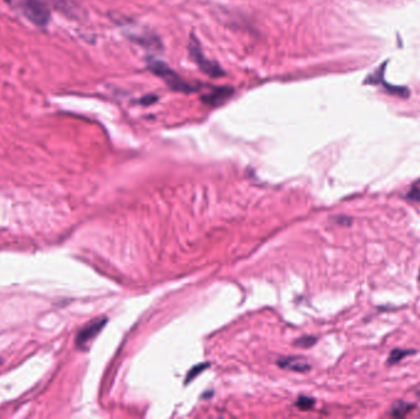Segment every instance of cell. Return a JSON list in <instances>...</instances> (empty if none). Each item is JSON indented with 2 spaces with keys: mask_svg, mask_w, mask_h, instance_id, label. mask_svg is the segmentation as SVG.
I'll return each instance as SVG.
<instances>
[{
  "mask_svg": "<svg viewBox=\"0 0 420 419\" xmlns=\"http://www.w3.org/2000/svg\"><path fill=\"white\" fill-rule=\"evenodd\" d=\"M189 54L207 76H212V78H220V76L225 74L222 66H219L215 61H209L208 58L204 56L198 40L194 38L193 36L191 37V42H189Z\"/></svg>",
  "mask_w": 420,
  "mask_h": 419,
  "instance_id": "3",
  "label": "cell"
},
{
  "mask_svg": "<svg viewBox=\"0 0 420 419\" xmlns=\"http://www.w3.org/2000/svg\"><path fill=\"white\" fill-rule=\"evenodd\" d=\"M418 278H419V281H420V268H419V277H418Z\"/></svg>",
  "mask_w": 420,
  "mask_h": 419,
  "instance_id": "14",
  "label": "cell"
},
{
  "mask_svg": "<svg viewBox=\"0 0 420 419\" xmlns=\"http://www.w3.org/2000/svg\"><path fill=\"white\" fill-rule=\"evenodd\" d=\"M296 406H298L299 408L302 411L311 410L312 407L315 406V400H313V399H310V397L301 396V397L299 399Z\"/></svg>",
  "mask_w": 420,
  "mask_h": 419,
  "instance_id": "11",
  "label": "cell"
},
{
  "mask_svg": "<svg viewBox=\"0 0 420 419\" xmlns=\"http://www.w3.org/2000/svg\"><path fill=\"white\" fill-rule=\"evenodd\" d=\"M388 66V61L386 63H383V66L378 68V71L373 73V74H370V76L366 78V81H365V84H371V85H378V84H383L386 88H388V91H391L395 95H400L402 98H408V95H409V91L406 89V88H400V86H393V85H388L385 79H383V76H385V68Z\"/></svg>",
  "mask_w": 420,
  "mask_h": 419,
  "instance_id": "5",
  "label": "cell"
},
{
  "mask_svg": "<svg viewBox=\"0 0 420 419\" xmlns=\"http://www.w3.org/2000/svg\"><path fill=\"white\" fill-rule=\"evenodd\" d=\"M414 349H393L388 358V365H396L401 363L403 359L409 357L412 354H416Z\"/></svg>",
  "mask_w": 420,
  "mask_h": 419,
  "instance_id": "8",
  "label": "cell"
},
{
  "mask_svg": "<svg viewBox=\"0 0 420 419\" xmlns=\"http://www.w3.org/2000/svg\"><path fill=\"white\" fill-rule=\"evenodd\" d=\"M278 365L284 369H290L293 372H307L311 367L305 360L299 358L279 359Z\"/></svg>",
  "mask_w": 420,
  "mask_h": 419,
  "instance_id": "7",
  "label": "cell"
},
{
  "mask_svg": "<svg viewBox=\"0 0 420 419\" xmlns=\"http://www.w3.org/2000/svg\"><path fill=\"white\" fill-rule=\"evenodd\" d=\"M232 94H234V90L230 88H215L212 91H209L208 94L204 95L203 101L210 106H219L230 99Z\"/></svg>",
  "mask_w": 420,
  "mask_h": 419,
  "instance_id": "6",
  "label": "cell"
},
{
  "mask_svg": "<svg viewBox=\"0 0 420 419\" xmlns=\"http://www.w3.org/2000/svg\"><path fill=\"white\" fill-rule=\"evenodd\" d=\"M106 324H107V319L101 317V319L91 321L90 324H88L85 327H83L80 332L76 336V347L81 349V350L88 348L89 343L96 336L99 335Z\"/></svg>",
  "mask_w": 420,
  "mask_h": 419,
  "instance_id": "4",
  "label": "cell"
},
{
  "mask_svg": "<svg viewBox=\"0 0 420 419\" xmlns=\"http://www.w3.org/2000/svg\"><path fill=\"white\" fill-rule=\"evenodd\" d=\"M406 199L407 201H409V202H420V187L418 184H414V186L407 192Z\"/></svg>",
  "mask_w": 420,
  "mask_h": 419,
  "instance_id": "10",
  "label": "cell"
},
{
  "mask_svg": "<svg viewBox=\"0 0 420 419\" xmlns=\"http://www.w3.org/2000/svg\"><path fill=\"white\" fill-rule=\"evenodd\" d=\"M413 407H414L413 403H408V402H404V401H398L392 407L391 415L392 417H395V418H403V417H406L408 415V412H411Z\"/></svg>",
  "mask_w": 420,
  "mask_h": 419,
  "instance_id": "9",
  "label": "cell"
},
{
  "mask_svg": "<svg viewBox=\"0 0 420 419\" xmlns=\"http://www.w3.org/2000/svg\"><path fill=\"white\" fill-rule=\"evenodd\" d=\"M316 337L306 336V337H302V338L298 339L296 346H300V347H304V348H308V347H311V346H313V344L316 343Z\"/></svg>",
  "mask_w": 420,
  "mask_h": 419,
  "instance_id": "12",
  "label": "cell"
},
{
  "mask_svg": "<svg viewBox=\"0 0 420 419\" xmlns=\"http://www.w3.org/2000/svg\"><path fill=\"white\" fill-rule=\"evenodd\" d=\"M149 68L155 76H159L162 81H165L171 89L175 90V91H182V93L193 91V86L189 85L188 83H186L164 61L151 59V61H149Z\"/></svg>",
  "mask_w": 420,
  "mask_h": 419,
  "instance_id": "2",
  "label": "cell"
},
{
  "mask_svg": "<svg viewBox=\"0 0 420 419\" xmlns=\"http://www.w3.org/2000/svg\"><path fill=\"white\" fill-rule=\"evenodd\" d=\"M333 220L340 225L350 226L353 224V219L349 217H335Z\"/></svg>",
  "mask_w": 420,
  "mask_h": 419,
  "instance_id": "13",
  "label": "cell"
},
{
  "mask_svg": "<svg viewBox=\"0 0 420 419\" xmlns=\"http://www.w3.org/2000/svg\"><path fill=\"white\" fill-rule=\"evenodd\" d=\"M5 1L36 26H46L51 18V11L42 0H5Z\"/></svg>",
  "mask_w": 420,
  "mask_h": 419,
  "instance_id": "1",
  "label": "cell"
}]
</instances>
